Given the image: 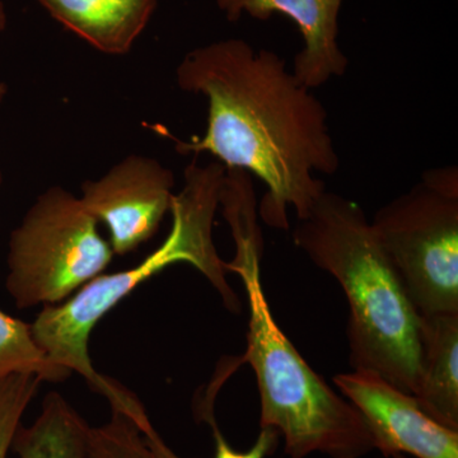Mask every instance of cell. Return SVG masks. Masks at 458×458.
<instances>
[{
	"label": "cell",
	"mask_w": 458,
	"mask_h": 458,
	"mask_svg": "<svg viewBox=\"0 0 458 458\" xmlns=\"http://www.w3.org/2000/svg\"><path fill=\"white\" fill-rule=\"evenodd\" d=\"M176 82L208 101L205 134L174 140L177 153H209L227 170L255 174L267 188L260 203L265 225L289 229L288 208L306 218L327 191L315 174H336L340 159L327 108L286 71L285 60L228 38L189 51Z\"/></svg>",
	"instance_id": "6da1fadb"
},
{
	"label": "cell",
	"mask_w": 458,
	"mask_h": 458,
	"mask_svg": "<svg viewBox=\"0 0 458 458\" xmlns=\"http://www.w3.org/2000/svg\"><path fill=\"white\" fill-rule=\"evenodd\" d=\"M294 245L337 280L349 304V363L418 394L421 318L360 204L321 195L298 219Z\"/></svg>",
	"instance_id": "7a4b0ae2"
},
{
	"label": "cell",
	"mask_w": 458,
	"mask_h": 458,
	"mask_svg": "<svg viewBox=\"0 0 458 458\" xmlns=\"http://www.w3.org/2000/svg\"><path fill=\"white\" fill-rule=\"evenodd\" d=\"M225 167L192 162L183 171V186L172 200L170 233L158 249L131 269L101 274L68 300L45 306L31 324L33 337L56 366L77 372L96 393L110 399L117 382L98 373L89 352L90 333L141 283L177 262H186L209 280L229 311L241 312V302L229 285L227 267L213 241V223Z\"/></svg>",
	"instance_id": "3957f363"
},
{
	"label": "cell",
	"mask_w": 458,
	"mask_h": 458,
	"mask_svg": "<svg viewBox=\"0 0 458 458\" xmlns=\"http://www.w3.org/2000/svg\"><path fill=\"white\" fill-rule=\"evenodd\" d=\"M250 304L243 361L254 369L260 394V428L276 430L289 458L321 454L361 458L375 442L358 409L309 366L278 327L261 285L260 267L237 273Z\"/></svg>",
	"instance_id": "277c9868"
},
{
	"label": "cell",
	"mask_w": 458,
	"mask_h": 458,
	"mask_svg": "<svg viewBox=\"0 0 458 458\" xmlns=\"http://www.w3.org/2000/svg\"><path fill=\"white\" fill-rule=\"evenodd\" d=\"M420 318L458 313V170L433 168L372 222Z\"/></svg>",
	"instance_id": "5b68a950"
},
{
	"label": "cell",
	"mask_w": 458,
	"mask_h": 458,
	"mask_svg": "<svg viewBox=\"0 0 458 458\" xmlns=\"http://www.w3.org/2000/svg\"><path fill=\"white\" fill-rule=\"evenodd\" d=\"M80 197L53 186L12 231L5 286L17 309L68 300L107 269L113 249Z\"/></svg>",
	"instance_id": "8992f818"
},
{
	"label": "cell",
	"mask_w": 458,
	"mask_h": 458,
	"mask_svg": "<svg viewBox=\"0 0 458 458\" xmlns=\"http://www.w3.org/2000/svg\"><path fill=\"white\" fill-rule=\"evenodd\" d=\"M174 176L150 157L131 155L98 180L84 181L81 201L106 225L114 255L126 256L148 242L171 212Z\"/></svg>",
	"instance_id": "52a82bcc"
},
{
	"label": "cell",
	"mask_w": 458,
	"mask_h": 458,
	"mask_svg": "<svg viewBox=\"0 0 458 458\" xmlns=\"http://www.w3.org/2000/svg\"><path fill=\"white\" fill-rule=\"evenodd\" d=\"M334 384L366 420L382 457L458 458V430L430 418L412 394L366 370L336 375Z\"/></svg>",
	"instance_id": "ba28073f"
},
{
	"label": "cell",
	"mask_w": 458,
	"mask_h": 458,
	"mask_svg": "<svg viewBox=\"0 0 458 458\" xmlns=\"http://www.w3.org/2000/svg\"><path fill=\"white\" fill-rule=\"evenodd\" d=\"M344 0H216L228 21L242 14L267 21L279 13L291 18L304 40L294 57L293 74L310 89L324 86L333 77H342L349 60L337 44L339 12Z\"/></svg>",
	"instance_id": "9c48e42d"
},
{
	"label": "cell",
	"mask_w": 458,
	"mask_h": 458,
	"mask_svg": "<svg viewBox=\"0 0 458 458\" xmlns=\"http://www.w3.org/2000/svg\"><path fill=\"white\" fill-rule=\"evenodd\" d=\"M51 17L108 55H125L143 33L157 0H38Z\"/></svg>",
	"instance_id": "30bf717a"
},
{
	"label": "cell",
	"mask_w": 458,
	"mask_h": 458,
	"mask_svg": "<svg viewBox=\"0 0 458 458\" xmlns=\"http://www.w3.org/2000/svg\"><path fill=\"white\" fill-rule=\"evenodd\" d=\"M421 318L419 406L442 426L458 430V313Z\"/></svg>",
	"instance_id": "8fae6325"
},
{
	"label": "cell",
	"mask_w": 458,
	"mask_h": 458,
	"mask_svg": "<svg viewBox=\"0 0 458 458\" xmlns=\"http://www.w3.org/2000/svg\"><path fill=\"white\" fill-rule=\"evenodd\" d=\"M89 426L59 393H49L31 426L21 424L11 451L18 458H89Z\"/></svg>",
	"instance_id": "7c38bea8"
},
{
	"label": "cell",
	"mask_w": 458,
	"mask_h": 458,
	"mask_svg": "<svg viewBox=\"0 0 458 458\" xmlns=\"http://www.w3.org/2000/svg\"><path fill=\"white\" fill-rule=\"evenodd\" d=\"M219 205L223 207V214L236 242V256L229 262V267L261 261L264 241L258 225V204L249 172L225 168Z\"/></svg>",
	"instance_id": "4fadbf2b"
},
{
	"label": "cell",
	"mask_w": 458,
	"mask_h": 458,
	"mask_svg": "<svg viewBox=\"0 0 458 458\" xmlns=\"http://www.w3.org/2000/svg\"><path fill=\"white\" fill-rule=\"evenodd\" d=\"M14 375H31L41 382L65 381L71 370L56 366L33 337L31 324L0 311V382Z\"/></svg>",
	"instance_id": "5bb4252c"
},
{
	"label": "cell",
	"mask_w": 458,
	"mask_h": 458,
	"mask_svg": "<svg viewBox=\"0 0 458 458\" xmlns=\"http://www.w3.org/2000/svg\"><path fill=\"white\" fill-rule=\"evenodd\" d=\"M137 396L126 405L111 408L104 426L89 428V458H155L138 426L135 412L141 408Z\"/></svg>",
	"instance_id": "9a60e30c"
},
{
	"label": "cell",
	"mask_w": 458,
	"mask_h": 458,
	"mask_svg": "<svg viewBox=\"0 0 458 458\" xmlns=\"http://www.w3.org/2000/svg\"><path fill=\"white\" fill-rule=\"evenodd\" d=\"M135 419L140 428L144 442L147 443L148 448L155 458H181L165 445L164 439L152 426L144 406L135 412ZM209 424L212 427L214 445H216V454L213 458H267L274 454L279 445V434L276 430L270 429V428H261L254 445L249 451L238 452L232 448L227 439L225 438L216 419Z\"/></svg>",
	"instance_id": "2e32d148"
},
{
	"label": "cell",
	"mask_w": 458,
	"mask_h": 458,
	"mask_svg": "<svg viewBox=\"0 0 458 458\" xmlns=\"http://www.w3.org/2000/svg\"><path fill=\"white\" fill-rule=\"evenodd\" d=\"M40 384L41 379L31 375H14L0 382V458H8L14 434Z\"/></svg>",
	"instance_id": "e0dca14e"
},
{
	"label": "cell",
	"mask_w": 458,
	"mask_h": 458,
	"mask_svg": "<svg viewBox=\"0 0 458 458\" xmlns=\"http://www.w3.org/2000/svg\"><path fill=\"white\" fill-rule=\"evenodd\" d=\"M8 95V86L7 83L2 82L0 81V106H2L3 102H4L5 98H7ZM3 185V174L2 171H0V188H2Z\"/></svg>",
	"instance_id": "ac0fdd59"
},
{
	"label": "cell",
	"mask_w": 458,
	"mask_h": 458,
	"mask_svg": "<svg viewBox=\"0 0 458 458\" xmlns=\"http://www.w3.org/2000/svg\"><path fill=\"white\" fill-rule=\"evenodd\" d=\"M7 11H5L4 3L0 0V32L4 31L7 26Z\"/></svg>",
	"instance_id": "d6986e66"
},
{
	"label": "cell",
	"mask_w": 458,
	"mask_h": 458,
	"mask_svg": "<svg viewBox=\"0 0 458 458\" xmlns=\"http://www.w3.org/2000/svg\"><path fill=\"white\" fill-rule=\"evenodd\" d=\"M390 458H411L405 456V454H394V456H391Z\"/></svg>",
	"instance_id": "ffe728a7"
},
{
	"label": "cell",
	"mask_w": 458,
	"mask_h": 458,
	"mask_svg": "<svg viewBox=\"0 0 458 458\" xmlns=\"http://www.w3.org/2000/svg\"><path fill=\"white\" fill-rule=\"evenodd\" d=\"M379 458H390V457H379Z\"/></svg>",
	"instance_id": "44dd1931"
}]
</instances>
